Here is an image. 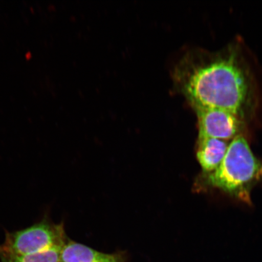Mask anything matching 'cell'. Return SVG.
Wrapping results in <instances>:
<instances>
[{
	"mask_svg": "<svg viewBox=\"0 0 262 262\" xmlns=\"http://www.w3.org/2000/svg\"><path fill=\"white\" fill-rule=\"evenodd\" d=\"M68 238L64 224H55L45 219L30 227L6 232L0 245V257L32 254L54 247H63Z\"/></svg>",
	"mask_w": 262,
	"mask_h": 262,
	"instance_id": "cell-3",
	"label": "cell"
},
{
	"mask_svg": "<svg viewBox=\"0 0 262 262\" xmlns=\"http://www.w3.org/2000/svg\"><path fill=\"white\" fill-rule=\"evenodd\" d=\"M230 142L208 137H198L196 158L202 173L214 171L224 160Z\"/></svg>",
	"mask_w": 262,
	"mask_h": 262,
	"instance_id": "cell-5",
	"label": "cell"
},
{
	"mask_svg": "<svg viewBox=\"0 0 262 262\" xmlns=\"http://www.w3.org/2000/svg\"><path fill=\"white\" fill-rule=\"evenodd\" d=\"M122 253L107 254L68 240L62 247L60 262H123Z\"/></svg>",
	"mask_w": 262,
	"mask_h": 262,
	"instance_id": "cell-6",
	"label": "cell"
},
{
	"mask_svg": "<svg viewBox=\"0 0 262 262\" xmlns=\"http://www.w3.org/2000/svg\"><path fill=\"white\" fill-rule=\"evenodd\" d=\"M243 54L234 43L214 52L190 49L172 69L173 87L193 110L219 108L248 122L257 112L259 98L254 74Z\"/></svg>",
	"mask_w": 262,
	"mask_h": 262,
	"instance_id": "cell-1",
	"label": "cell"
},
{
	"mask_svg": "<svg viewBox=\"0 0 262 262\" xmlns=\"http://www.w3.org/2000/svg\"><path fill=\"white\" fill-rule=\"evenodd\" d=\"M198 124V137H208L231 142L245 136L247 122L233 113L219 108L194 110Z\"/></svg>",
	"mask_w": 262,
	"mask_h": 262,
	"instance_id": "cell-4",
	"label": "cell"
},
{
	"mask_svg": "<svg viewBox=\"0 0 262 262\" xmlns=\"http://www.w3.org/2000/svg\"><path fill=\"white\" fill-rule=\"evenodd\" d=\"M61 247H54L40 253L1 256L2 262H60Z\"/></svg>",
	"mask_w": 262,
	"mask_h": 262,
	"instance_id": "cell-7",
	"label": "cell"
},
{
	"mask_svg": "<svg viewBox=\"0 0 262 262\" xmlns=\"http://www.w3.org/2000/svg\"><path fill=\"white\" fill-rule=\"evenodd\" d=\"M262 183V161L254 155L244 136L231 141L224 160L214 171L201 173L194 189L217 190L237 201L251 205V193Z\"/></svg>",
	"mask_w": 262,
	"mask_h": 262,
	"instance_id": "cell-2",
	"label": "cell"
}]
</instances>
